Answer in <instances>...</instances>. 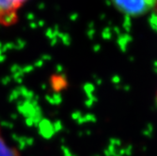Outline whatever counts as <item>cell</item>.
<instances>
[{"instance_id":"6da1fadb","label":"cell","mask_w":157,"mask_h":156,"mask_svg":"<svg viewBox=\"0 0 157 156\" xmlns=\"http://www.w3.org/2000/svg\"><path fill=\"white\" fill-rule=\"evenodd\" d=\"M118 10L129 16H139L150 11L157 0H111Z\"/></svg>"},{"instance_id":"7a4b0ae2","label":"cell","mask_w":157,"mask_h":156,"mask_svg":"<svg viewBox=\"0 0 157 156\" xmlns=\"http://www.w3.org/2000/svg\"><path fill=\"white\" fill-rule=\"evenodd\" d=\"M29 0H0V25L11 26L19 18L20 10Z\"/></svg>"},{"instance_id":"3957f363","label":"cell","mask_w":157,"mask_h":156,"mask_svg":"<svg viewBox=\"0 0 157 156\" xmlns=\"http://www.w3.org/2000/svg\"><path fill=\"white\" fill-rule=\"evenodd\" d=\"M0 156H20L19 152L14 149L10 147L2 136L0 131Z\"/></svg>"},{"instance_id":"277c9868","label":"cell","mask_w":157,"mask_h":156,"mask_svg":"<svg viewBox=\"0 0 157 156\" xmlns=\"http://www.w3.org/2000/svg\"><path fill=\"white\" fill-rule=\"evenodd\" d=\"M156 101H157V96H156Z\"/></svg>"}]
</instances>
